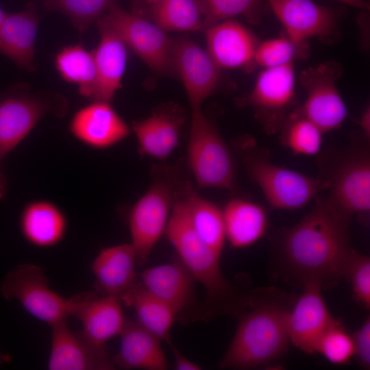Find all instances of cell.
<instances>
[{
    "mask_svg": "<svg viewBox=\"0 0 370 370\" xmlns=\"http://www.w3.org/2000/svg\"><path fill=\"white\" fill-rule=\"evenodd\" d=\"M116 0H49L46 8L66 14L79 32H84L109 10Z\"/></svg>",
    "mask_w": 370,
    "mask_h": 370,
    "instance_id": "33",
    "label": "cell"
},
{
    "mask_svg": "<svg viewBox=\"0 0 370 370\" xmlns=\"http://www.w3.org/2000/svg\"><path fill=\"white\" fill-rule=\"evenodd\" d=\"M127 306L134 308L138 322L144 328L170 345L171 330L176 321L173 310L163 301L150 293L138 280L121 299Z\"/></svg>",
    "mask_w": 370,
    "mask_h": 370,
    "instance_id": "28",
    "label": "cell"
},
{
    "mask_svg": "<svg viewBox=\"0 0 370 370\" xmlns=\"http://www.w3.org/2000/svg\"><path fill=\"white\" fill-rule=\"evenodd\" d=\"M295 95V72L291 62L262 71L245 103L254 108L264 130L273 134L289 116L288 112Z\"/></svg>",
    "mask_w": 370,
    "mask_h": 370,
    "instance_id": "11",
    "label": "cell"
},
{
    "mask_svg": "<svg viewBox=\"0 0 370 370\" xmlns=\"http://www.w3.org/2000/svg\"><path fill=\"white\" fill-rule=\"evenodd\" d=\"M49 109V105L37 97L16 94L0 96L1 159L22 142Z\"/></svg>",
    "mask_w": 370,
    "mask_h": 370,
    "instance_id": "20",
    "label": "cell"
},
{
    "mask_svg": "<svg viewBox=\"0 0 370 370\" xmlns=\"http://www.w3.org/2000/svg\"><path fill=\"white\" fill-rule=\"evenodd\" d=\"M55 63L62 78L77 84L82 95L92 98L96 80V68L92 53L79 45L68 46L58 53Z\"/></svg>",
    "mask_w": 370,
    "mask_h": 370,
    "instance_id": "31",
    "label": "cell"
},
{
    "mask_svg": "<svg viewBox=\"0 0 370 370\" xmlns=\"http://www.w3.org/2000/svg\"><path fill=\"white\" fill-rule=\"evenodd\" d=\"M39 18L34 9L7 14L0 26V53L18 66L29 69Z\"/></svg>",
    "mask_w": 370,
    "mask_h": 370,
    "instance_id": "27",
    "label": "cell"
},
{
    "mask_svg": "<svg viewBox=\"0 0 370 370\" xmlns=\"http://www.w3.org/2000/svg\"><path fill=\"white\" fill-rule=\"evenodd\" d=\"M317 352L334 365H345L354 356L352 336L347 332L340 321L335 319L320 338Z\"/></svg>",
    "mask_w": 370,
    "mask_h": 370,
    "instance_id": "35",
    "label": "cell"
},
{
    "mask_svg": "<svg viewBox=\"0 0 370 370\" xmlns=\"http://www.w3.org/2000/svg\"><path fill=\"white\" fill-rule=\"evenodd\" d=\"M208 52L220 69H234L253 62L257 39L241 23L225 20L206 28Z\"/></svg>",
    "mask_w": 370,
    "mask_h": 370,
    "instance_id": "22",
    "label": "cell"
},
{
    "mask_svg": "<svg viewBox=\"0 0 370 370\" xmlns=\"http://www.w3.org/2000/svg\"><path fill=\"white\" fill-rule=\"evenodd\" d=\"M136 264V254L132 243L102 249L91 266L96 291L101 295L112 296L121 301L138 281Z\"/></svg>",
    "mask_w": 370,
    "mask_h": 370,
    "instance_id": "18",
    "label": "cell"
},
{
    "mask_svg": "<svg viewBox=\"0 0 370 370\" xmlns=\"http://www.w3.org/2000/svg\"><path fill=\"white\" fill-rule=\"evenodd\" d=\"M73 317L81 321L83 334L100 345H105L108 340L119 335L126 319L118 298L98 297L93 293L78 294Z\"/></svg>",
    "mask_w": 370,
    "mask_h": 370,
    "instance_id": "21",
    "label": "cell"
},
{
    "mask_svg": "<svg viewBox=\"0 0 370 370\" xmlns=\"http://www.w3.org/2000/svg\"><path fill=\"white\" fill-rule=\"evenodd\" d=\"M183 119L179 114L162 110L134 123L132 129L140 154L160 160L166 159L178 145Z\"/></svg>",
    "mask_w": 370,
    "mask_h": 370,
    "instance_id": "25",
    "label": "cell"
},
{
    "mask_svg": "<svg viewBox=\"0 0 370 370\" xmlns=\"http://www.w3.org/2000/svg\"><path fill=\"white\" fill-rule=\"evenodd\" d=\"M222 211L225 238L232 247L251 246L264 234L267 215L260 205L235 198L230 200Z\"/></svg>",
    "mask_w": 370,
    "mask_h": 370,
    "instance_id": "26",
    "label": "cell"
},
{
    "mask_svg": "<svg viewBox=\"0 0 370 370\" xmlns=\"http://www.w3.org/2000/svg\"><path fill=\"white\" fill-rule=\"evenodd\" d=\"M307 49L308 46L299 45L287 36L271 39L258 45L252 62L264 69L277 67L306 56Z\"/></svg>",
    "mask_w": 370,
    "mask_h": 370,
    "instance_id": "34",
    "label": "cell"
},
{
    "mask_svg": "<svg viewBox=\"0 0 370 370\" xmlns=\"http://www.w3.org/2000/svg\"><path fill=\"white\" fill-rule=\"evenodd\" d=\"M101 33L99 44L92 53L96 80L92 99L110 103L121 87L126 60L127 46L103 17L97 20Z\"/></svg>",
    "mask_w": 370,
    "mask_h": 370,
    "instance_id": "19",
    "label": "cell"
},
{
    "mask_svg": "<svg viewBox=\"0 0 370 370\" xmlns=\"http://www.w3.org/2000/svg\"><path fill=\"white\" fill-rule=\"evenodd\" d=\"M343 67L330 61L317 67H309L299 76L306 91V99L296 110L314 123L323 133L336 130L347 116L346 105L336 87Z\"/></svg>",
    "mask_w": 370,
    "mask_h": 370,
    "instance_id": "8",
    "label": "cell"
},
{
    "mask_svg": "<svg viewBox=\"0 0 370 370\" xmlns=\"http://www.w3.org/2000/svg\"><path fill=\"white\" fill-rule=\"evenodd\" d=\"M174 358V368L176 370H199L201 367L188 360L173 345H169Z\"/></svg>",
    "mask_w": 370,
    "mask_h": 370,
    "instance_id": "39",
    "label": "cell"
},
{
    "mask_svg": "<svg viewBox=\"0 0 370 370\" xmlns=\"http://www.w3.org/2000/svg\"><path fill=\"white\" fill-rule=\"evenodd\" d=\"M282 129L281 140L293 153L312 156L319 151L323 132L297 111L289 114Z\"/></svg>",
    "mask_w": 370,
    "mask_h": 370,
    "instance_id": "32",
    "label": "cell"
},
{
    "mask_svg": "<svg viewBox=\"0 0 370 370\" xmlns=\"http://www.w3.org/2000/svg\"><path fill=\"white\" fill-rule=\"evenodd\" d=\"M2 159L0 158V161ZM5 191V181L3 175L0 173V199L3 197Z\"/></svg>",
    "mask_w": 370,
    "mask_h": 370,
    "instance_id": "42",
    "label": "cell"
},
{
    "mask_svg": "<svg viewBox=\"0 0 370 370\" xmlns=\"http://www.w3.org/2000/svg\"><path fill=\"white\" fill-rule=\"evenodd\" d=\"M174 199L173 180L158 179L130 208L127 222L138 265L147 262L165 233Z\"/></svg>",
    "mask_w": 370,
    "mask_h": 370,
    "instance_id": "7",
    "label": "cell"
},
{
    "mask_svg": "<svg viewBox=\"0 0 370 370\" xmlns=\"http://www.w3.org/2000/svg\"><path fill=\"white\" fill-rule=\"evenodd\" d=\"M353 8L362 10H369V3L365 0H337Z\"/></svg>",
    "mask_w": 370,
    "mask_h": 370,
    "instance_id": "41",
    "label": "cell"
},
{
    "mask_svg": "<svg viewBox=\"0 0 370 370\" xmlns=\"http://www.w3.org/2000/svg\"><path fill=\"white\" fill-rule=\"evenodd\" d=\"M351 219L329 197L317 196L310 212L282 238L286 269L303 283L316 281L323 288L334 285L345 275Z\"/></svg>",
    "mask_w": 370,
    "mask_h": 370,
    "instance_id": "1",
    "label": "cell"
},
{
    "mask_svg": "<svg viewBox=\"0 0 370 370\" xmlns=\"http://www.w3.org/2000/svg\"><path fill=\"white\" fill-rule=\"evenodd\" d=\"M165 234L178 257L205 288L201 320L208 321L221 314L238 317L247 307L249 295H245L224 277L220 267L221 256L194 230L188 213L186 191L182 194L175 189Z\"/></svg>",
    "mask_w": 370,
    "mask_h": 370,
    "instance_id": "2",
    "label": "cell"
},
{
    "mask_svg": "<svg viewBox=\"0 0 370 370\" xmlns=\"http://www.w3.org/2000/svg\"><path fill=\"white\" fill-rule=\"evenodd\" d=\"M344 278L349 280L354 297L366 309L370 307V259L351 249L347 259Z\"/></svg>",
    "mask_w": 370,
    "mask_h": 370,
    "instance_id": "36",
    "label": "cell"
},
{
    "mask_svg": "<svg viewBox=\"0 0 370 370\" xmlns=\"http://www.w3.org/2000/svg\"><path fill=\"white\" fill-rule=\"evenodd\" d=\"M204 16V27L223 20L249 13L258 0H200Z\"/></svg>",
    "mask_w": 370,
    "mask_h": 370,
    "instance_id": "37",
    "label": "cell"
},
{
    "mask_svg": "<svg viewBox=\"0 0 370 370\" xmlns=\"http://www.w3.org/2000/svg\"><path fill=\"white\" fill-rule=\"evenodd\" d=\"M172 66L183 82L192 110L201 109L204 100L218 88L220 68L208 51L188 39L172 44Z\"/></svg>",
    "mask_w": 370,
    "mask_h": 370,
    "instance_id": "16",
    "label": "cell"
},
{
    "mask_svg": "<svg viewBox=\"0 0 370 370\" xmlns=\"http://www.w3.org/2000/svg\"><path fill=\"white\" fill-rule=\"evenodd\" d=\"M236 145L245 167L259 186L271 208L297 210L328 189L323 178L312 177L273 163L269 152L258 147L251 138Z\"/></svg>",
    "mask_w": 370,
    "mask_h": 370,
    "instance_id": "4",
    "label": "cell"
},
{
    "mask_svg": "<svg viewBox=\"0 0 370 370\" xmlns=\"http://www.w3.org/2000/svg\"><path fill=\"white\" fill-rule=\"evenodd\" d=\"M67 320L51 325L49 370H112L116 369L106 345L95 344L82 332H72Z\"/></svg>",
    "mask_w": 370,
    "mask_h": 370,
    "instance_id": "14",
    "label": "cell"
},
{
    "mask_svg": "<svg viewBox=\"0 0 370 370\" xmlns=\"http://www.w3.org/2000/svg\"><path fill=\"white\" fill-rule=\"evenodd\" d=\"M69 129L78 140L97 149L111 147L130 134L129 127L110 103L99 101L79 110Z\"/></svg>",
    "mask_w": 370,
    "mask_h": 370,
    "instance_id": "17",
    "label": "cell"
},
{
    "mask_svg": "<svg viewBox=\"0 0 370 370\" xmlns=\"http://www.w3.org/2000/svg\"><path fill=\"white\" fill-rule=\"evenodd\" d=\"M329 197L352 217H367L370 210V160L365 150L354 149L345 154L330 176Z\"/></svg>",
    "mask_w": 370,
    "mask_h": 370,
    "instance_id": "13",
    "label": "cell"
},
{
    "mask_svg": "<svg viewBox=\"0 0 370 370\" xmlns=\"http://www.w3.org/2000/svg\"><path fill=\"white\" fill-rule=\"evenodd\" d=\"M187 157L199 188L230 191L235 189L236 168L232 153L201 109L192 110Z\"/></svg>",
    "mask_w": 370,
    "mask_h": 370,
    "instance_id": "5",
    "label": "cell"
},
{
    "mask_svg": "<svg viewBox=\"0 0 370 370\" xmlns=\"http://www.w3.org/2000/svg\"><path fill=\"white\" fill-rule=\"evenodd\" d=\"M362 130L365 136L369 138L370 136V109L368 107L362 113L360 119L358 121Z\"/></svg>",
    "mask_w": 370,
    "mask_h": 370,
    "instance_id": "40",
    "label": "cell"
},
{
    "mask_svg": "<svg viewBox=\"0 0 370 370\" xmlns=\"http://www.w3.org/2000/svg\"><path fill=\"white\" fill-rule=\"evenodd\" d=\"M275 15L295 43L308 46L312 38L330 43L340 36L338 14L311 0H268Z\"/></svg>",
    "mask_w": 370,
    "mask_h": 370,
    "instance_id": "12",
    "label": "cell"
},
{
    "mask_svg": "<svg viewBox=\"0 0 370 370\" xmlns=\"http://www.w3.org/2000/svg\"><path fill=\"white\" fill-rule=\"evenodd\" d=\"M139 276L143 286L173 310L176 321L186 325L201 320L197 281L177 255L169 263L144 270Z\"/></svg>",
    "mask_w": 370,
    "mask_h": 370,
    "instance_id": "9",
    "label": "cell"
},
{
    "mask_svg": "<svg viewBox=\"0 0 370 370\" xmlns=\"http://www.w3.org/2000/svg\"><path fill=\"white\" fill-rule=\"evenodd\" d=\"M102 17L150 68L160 73L171 69L173 42L156 23L115 5Z\"/></svg>",
    "mask_w": 370,
    "mask_h": 370,
    "instance_id": "10",
    "label": "cell"
},
{
    "mask_svg": "<svg viewBox=\"0 0 370 370\" xmlns=\"http://www.w3.org/2000/svg\"><path fill=\"white\" fill-rule=\"evenodd\" d=\"M186 196L192 226L202 241L221 256L226 239L222 210L189 187L186 189Z\"/></svg>",
    "mask_w": 370,
    "mask_h": 370,
    "instance_id": "29",
    "label": "cell"
},
{
    "mask_svg": "<svg viewBox=\"0 0 370 370\" xmlns=\"http://www.w3.org/2000/svg\"><path fill=\"white\" fill-rule=\"evenodd\" d=\"M11 362V358L9 354L0 352V364L9 363Z\"/></svg>",
    "mask_w": 370,
    "mask_h": 370,
    "instance_id": "43",
    "label": "cell"
},
{
    "mask_svg": "<svg viewBox=\"0 0 370 370\" xmlns=\"http://www.w3.org/2000/svg\"><path fill=\"white\" fill-rule=\"evenodd\" d=\"M21 232L30 245L49 248L61 242L66 232L67 219L63 211L48 200L27 204L19 219Z\"/></svg>",
    "mask_w": 370,
    "mask_h": 370,
    "instance_id": "24",
    "label": "cell"
},
{
    "mask_svg": "<svg viewBox=\"0 0 370 370\" xmlns=\"http://www.w3.org/2000/svg\"><path fill=\"white\" fill-rule=\"evenodd\" d=\"M157 1H158V0H147V1L149 3H153L156 2Z\"/></svg>",
    "mask_w": 370,
    "mask_h": 370,
    "instance_id": "45",
    "label": "cell"
},
{
    "mask_svg": "<svg viewBox=\"0 0 370 370\" xmlns=\"http://www.w3.org/2000/svg\"><path fill=\"white\" fill-rule=\"evenodd\" d=\"M152 4L154 22L164 31L192 32L204 27L200 0H158Z\"/></svg>",
    "mask_w": 370,
    "mask_h": 370,
    "instance_id": "30",
    "label": "cell"
},
{
    "mask_svg": "<svg viewBox=\"0 0 370 370\" xmlns=\"http://www.w3.org/2000/svg\"><path fill=\"white\" fill-rule=\"evenodd\" d=\"M354 356L360 366L364 369L370 367V319L368 316L362 325L352 336Z\"/></svg>",
    "mask_w": 370,
    "mask_h": 370,
    "instance_id": "38",
    "label": "cell"
},
{
    "mask_svg": "<svg viewBox=\"0 0 370 370\" xmlns=\"http://www.w3.org/2000/svg\"><path fill=\"white\" fill-rule=\"evenodd\" d=\"M304 289L289 310L287 328L289 341L301 351L317 352L318 342L335 321L321 294L322 286L316 281L303 283Z\"/></svg>",
    "mask_w": 370,
    "mask_h": 370,
    "instance_id": "15",
    "label": "cell"
},
{
    "mask_svg": "<svg viewBox=\"0 0 370 370\" xmlns=\"http://www.w3.org/2000/svg\"><path fill=\"white\" fill-rule=\"evenodd\" d=\"M0 291L5 299L17 300L29 314L50 325L73 317L78 300V295L65 299L54 292L43 269L29 263L12 269Z\"/></svg>",
    "mask_w": 370,
    "mask_h": 370,
    "instance_id": "6",
    "label": "cell"
},
{
    "mask_svg": "<svg viewBox=\"0 0 370 370\" xmlns=\"http://www.w3.org/2000/svg\"><path fill=\"white\" fill-rule=\"evenodd\" d=\"M119 335V350L112 358L116 367L146 370L168 369V362L161 347V339L138 321L126 318Z\"/></svg>",
    "mask_w": 370,
    "mask_h": 370,
    "instance_id": "23",
    "label": "cell"
},
{
    "mask_svg": "<svg viewBox=\"0 0 370 370\" xmlns=\"http://www.w3.org/2000/svg\"><path fill=\"white\" fill-rule=\"evenodd\" d=\"M291 308L275 289L249 295L247 307L238 317L236 334L219 367L251 369L283 356L290 342L287 318Z\"/></svg>",
    "mask_w": 370,
    "mask_h": 370,
    "instance_id": "3",
    "label": "cell"
},
{
    "mask_svg": "<svg viewBox=\"0 0 370 370\" xmlns=\"http://www.w3.org/2000/svg\"><path fill=\"white\" fill-rule=\"evenodd\" d=\"M6 14H7L0 8V26L3 22Z\"/></svg>",
    "mask_w": 370,
    "mask_h": 370,
    "instance_id": "44",
    "label": "cell"
}]
</instances>
